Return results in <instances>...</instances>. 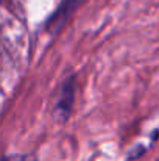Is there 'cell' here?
<instances>
[{"label": "cell", "mask_w": 159, "mask_h": 161, "mask_svg": "<svg viewBox=\"0 0 159 161\" xmlns=\"http://www.w3.org/2000/svg\"><path fill=\"white\" fill-rule=\"evenodd\" d=\"M75 77H69L66 81H62L59 94L56 97L55 102V109H53V116L56 120L59 122H66L73 109V103H75Z\"/></svg>", "instance_id": "obj_1"}, {"label": "cell", "mask_w": 159, "mask_h": 161, "mask_svg": "<svg viewBox=\"0 0 159 161\" xmlns=\"http://www.w3.org/2000/svg\"><path fill=\"white\" fill-rule=\"evenodd\" d=\"M86 0H61L58 8L47 20V30H59Z\"/></svg>", "instance_id": "obj_2"}]
</instances>
